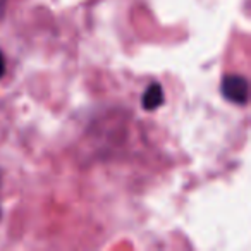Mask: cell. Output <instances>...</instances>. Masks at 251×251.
Listing matches in <instances>:
<instances>
[{
	"label": "cell",
	"instance_id": "obj_1",
	"mask_svg": "<svg viewBox=\"0 0 251 251\" xmlns=\"http://www.w3.org/2000/svg\"><path fill=\"white\" fill-rule=\"evenodd\" d=\"M220 91L222 95L232 103L244 105L250 97V91H248V81L244 79L239 74H227L224 76L222 84H220Z\"/></svg>",
	"mask_w": 251,
	"mask_h": 251
},
{
	"label": "cell",
	"instance_id": "obj_2",
	"mask_svg": "<svg viewBox=\"0 0 251 251\" xmlns=\"http://www.w3.org/2000/svg\"><path fill=\"white\" fill-rule=\"evenodd\" d=\"M162 103H164V90L158 83H151L141 97V105H143L145 110L150 112L157 110Z\"/></svg>",
	"mask_w": 251,
	"mask_h": 251
},
{
	"label": "cell",
	"instance_id": "obj_3",
	"mask_svg": "<svg viewBox=\"0 0 251 251\" xmlns=\"http://www.w3.org/2000/svg\"><path fill=\"white\" fill-rule=\"evenodd\" d=\"M5 74V59L4 55H2V52H0V77Z\"/></svg>",
	"mask_w": 251,
	"mask_h": 251
}]
</instances>
